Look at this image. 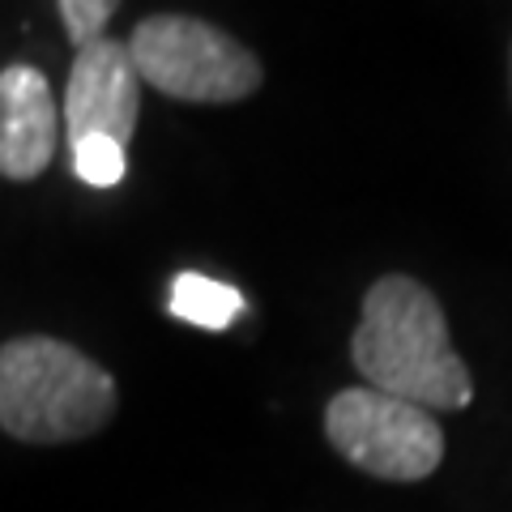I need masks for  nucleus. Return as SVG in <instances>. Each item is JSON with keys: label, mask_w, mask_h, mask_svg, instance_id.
Returning <instances> with one entry per match:
<instances>
[{"label": "nucleus", "mask_w": 512, "mask_h": 512, "mask_svg": "<svg viewBox=\"0 0 512 512\" xmlns=\"http://www.w3.org/2000/svg\"><path fill=\"white\" fill-rule=\"evenodd\" d=\"M350 363L367 389L402 397L423 410H466L474 380L453 350L440 299L419 278L384 274L367 286L350 338Z\"/></svg>", "instance_id": "f257e3e1"}, {"label": "nucleus", "mask_w": 512, "mask_h": 512, "mask_svg": "<svg viewBox=\"0 0 512 512\" xmlns=\"http://www.w3.org/2000/svg\"><path fill=\"white\" fill-rule=\"evenodd\" d=\"M120 389L77 346L22 333L0 346V427L22 444H77L116 419Z\"/></svg>", "instance_id": "f03ea898"}, {"label": "nucleus", "mask_w": 512, "mask_h": 512, "mask_svg": "<svg viewBox=\"0 0 512 512\" xmlns=\"http://www.w3.org/2000/svg\"><path fill=\"white\" fill-rule=\"evenodd\" d=\"M133 52L141 86L180 103H239L265 82V69L244 43L188 13H154L137 22Z\"/></svg>", "instance_id": "7ed1b4c3"}, {"label": "nucleus", "mask_w": 512, "mask_h": 512, "mask_svg": "<svg viewBox=\"0 0 512 512\" xmlns=\"http://www.w3.org/2000/svg\"><path fill=\"white\" fill-rule=\"evenodd\" d=\"M325 440L346 466L384 483H423L444 461V427L436 414L367 384L329 397Z\"/></svg>", "instance_id": "20e7f679"}, {"label": "nucleus", "mask_w": 512, "mask_h": 512, "mask_svg": "<svg viewBox=\"0 0 512 512\" xmlns=\"http://www.w3.org/2000/svg\"><path fill=\"white\" fill-rule=\"evenodd\" d=\"M141 116V77L128 43L94 39L77 47V60L64 86V133L69 146L82 137H111L116 146H128Z\"/></svg>", "instance_id": "39448f33"}, {"label": "nucleus", "mask_w": 512, "mask_h": 512, "mask_svg": "<svg viewBox=\"0 0 512 512\" xmlns=\"http://www.w3.org/2000/svg\"><path fill=\"white\" fill-rule=\"evenodd\" d=\"M60 116L52 86L30 64H9L0 73V175L35 180L56 158Z\"/></svg>", "instance_id": "423d86ee"}, {"label": "nucleus", "mask_w": 512, "mask_h": 512, "mask_svg": "<svg viewBox=\"0 0 512 512\" xmlns=\"http://www.w3.org/2000/svg\"><path fill=\"white\" fill-rule=\"evenodd\" d=\"M167 312L184 325L222 333L227 325H235V316L244 312V295L235 286L205 278V274H175L171 295H167Z\"/></svg>", "instance_id": "0eeeda50"}, {"label": "nucleus", "mask_w": 512, "mask_h": 512, "mask_svg": "<svg viewBox=\"0 0 512 512\" xmlns=\"http://www.w3.org/2000/svg\"><path fill=\"white\" fill-rule=\"evenodd\" d=\"M124 146H116L111 137H82L73 141V171L77 180L90 188H116L124 180Z\"/></svg>", "instance_id": "6e6552de"}, {"label": "nucleus", "mask_w": 512, "mask_h": 512, "mask_svg": "<svg viewBox=\"0 0 512 512\" xmlns=\"http://www.w3.org/2000/svg\"><path fill=\"white\" fill-rule=\"evenodd\" d=\"M116 9H120V0H60L64 35H69L73 47L103 39V30L111 18H116Z\"/></svg>", "instance_id": "1a4fd4ad"}, {"label": "nucleus", "mask_w": 512, "mask_h": 512, "mask_svg": "<svg viewBox=\"0 0 512 512\" xmlns=\"http://www.w3.org/2000/svg\"><path fill=\"white\" fill-rule=\"evenodd\" d=\"M508 77H512V52H508Z\"/></svg>", "instance_id": "9d476101"}]
</instances>
